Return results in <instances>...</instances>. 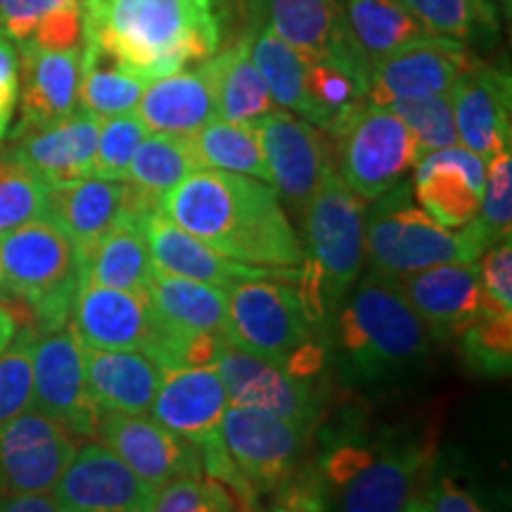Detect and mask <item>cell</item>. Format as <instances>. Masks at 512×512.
Wrapping results in <instances>:
<instances>
[{"mask_svg": "<svg viewBox=\"0 0 512 512\" xmlns=\"http://www.w3.org/2000/svg\"><path fill=\"white\" fill-rule=\"evenodd\" d=\"M159 211L240 264L302 268L306 259L278 192L256 178L200 169L166 192Z\"/></svg>", "mask_w": 512, "mask_h": 512, "instance_id": "cell-1", "label": "cell"}, {"mask_svg": "<svg viewBox=\"0 0 512 512\" xmlns=\"http://www.w3.org/2000/svg\"><path fill=\"white\" fill-rule=\"evenodd\" d=\"M83 41L143 76L162 79L216 55L214 0H81Z\"/></svg>", "mask_w": 512, "mask_h": 512, "instance_id": "cell-2", "label": "cell"}, {"mask_svg": "<svg viewBox=\"0 0 512 512\" xmlns=\"http://www.w3.org/2000/svg\"><path fill=\"white\" fill-rule=\"evenodd\" d=\"M366 209V259L373 273L403 278L432 266L472 264L491 247L477 219L444 228L415 204L411 183L401 181Z\"/></svg>", "mask_w": 512, "mask_h": 512, "instance_id": "cell-3", "label": "cell"}, {"mask_svg": "<svg viewBox=\"0 0 512 512\" xmlns=\"http://www.w3.org/2000/svg\"><path fill=\"white\" fill-rule=\"evenodd\" d=\"M337 318V342L351 373L377 380L406 370L430 351V330L394 278L370 271Z\"/></svg>", "mask_w": 512, "mask_h": 512, "instance_id": "cell-4", "label": "cell"}, {"mask_svg": "<svg viewBox=\"0 0 512 512\" xmlns=\"http://www.w3.org/2000/svg\"><path fill=\"white\" fill-rule=\"evenodd\" d=\"M79 275L74 245L46 216L0 233V285L29 306L43 332L69 325Z\"/></svg>", "mask_w": 512, "mask_h": 512, "instance_id": "cell-5", "label": "cell"}, {"mask_svg": "<svg viewBox=\"0 0 512 512\" xmlns=\"http://www.w3.org/2000/svg\"><path fill=\"white\" fill-rule=\"evenodd\" d=\"M335 171L358 197L373 202L418 164V145L389 107L363 102L330 128Z\"/></svg>", "mask_w": 512, "mask_h": 512, "instance_id": "cell-6", "label": "cell"}, {"mask_svg": "<svg viewBox=\"0 0 512 512\" xmlns=\"http://www.w3.org/2000/svg\"><path fill=\"white\" fill-rule=\"evenodd\" d=\"M366 200L358 197L335 169L323 178L306 204V259L316 268L330 302H344L366 264Z\"/></svg>", "mask_w": 512, "mask_h": 512, "instance_id": "cell-7", "label": "cell"}, {"mask_svg": "<svg viewBox=\"0 0 512 512\" xmlns=\"http://www.w3.org/2000/svg\"><path fill=\"white\" fill-rule=\"evenodd\" d=\"M313 339L297 287L285 280H240L228 290L226 342L283 368L292 351Z\"/></svg>", "mask_w": 512, "mask_h": 512, "instance_id": "cell-8", "label": "cell"}, {"mask_svg": "<svg viewBox=\"0 0 512 512\" xmlns=\"http://www.w3.org/2000/svg\"><path fill=\"white\" fill-rule=\"evenodd\" d=\"M271 185L287 207L302 214L323 178L335 169V145L323 128L287 110L256 121Z\"/></svg>", "mask_w": 512, "mask_h": 512, "instance_id": "cell-9", "label": "cell"}, {"mask_svg": "<svg viewBox=\"0 0 512 512\" xmlns=\"http://www.w3.org/2000/svg\"><path fill=\"white\" fill-rule=\"evenodd\" d=\"M31 411L60 422L74 437L98 434L102 413L88 394L83 347L69 325L36 337Z\"/></svg>", "mask_w": 512, "mask_h": 512, "instance_id": "cell-10", "label": "cell"}, {"mask_svg": "<svg viewBox=\"0 0 512 512\" xmlns=\"http://www.w3.org/2000/svg\"><path fill=\"white\" fill-rule=\"evenodd\" d=\"M309 430L242 406H228L221 420L228 456L259 498L273 494L297 470Z\"/></svg>", "mask_w": 512, "mask_h": 512, "instance_id": "cell-11", "label": "cell"}, {"mask_svg": "<svg viewBox=\"0 0 512 512\" xmlns=\"http://www.w3.org/2000/svg\"><path fill=\"white\" fill-rule=\"evenodd\" d=\"M152 489L105 444H83L57 477V512H150Z\"/></svg>", "mask_w": 512, "mask_h": 512, "instance_id": "cell-12", "label": "cell"}, {"mask_svg": "<svg viewBox=\"0 0 512 512\" xmlns=\"http://www.w3.org/2000/svg\"><path fill=\"white\" fill-rule=\"evenodd\" d=\"M467 62L470 57L463 41L425 34L418 41L384 55L368 69L366 102L389 107L399 100L448 93Z\"/></svg>", "mask_w": 512, "mask_h": 512, "instance_id": "cell-13", "label": "cell"}, {"mask_svg": "<svg viewBox=\"0 0 512 512\" xmlns=\"http://www.w3.org/2000/svg\"><path fill=\"white\" fill-rule=\"evenodd\" d=\"M95 437L152 489L204 475L200 446L145 415L102 413Z\"/></svg>", "mask_w": 512, "mask_h": 512, "instance_id": "cell-14", "label": "cell"}, {"mask_svg": "<svg viewBox=\"0 0 512 512\" xmlns=\"http://www.w3.org/2000/svg\"><path fill=\"white\" fill-rule=\"evenodd\" d=\"M69 328L83 349L145 351L155 342L162 320L147 297L79 280Z\"/></svg>", "mask_w": 512, "mask_h": 512, "instance_id": "cell-15", "label": "cell"}, {"mask_svg": "<svg viewBox=\"0 0 512 512\" xmlns=\"http://www.w3.org/2000/svg\"><path fill=\"white\" fill-rule=\"evenodd\" d=\"M76 451L74 434L38 411L0 427V491L50 494Z\"/></svg>", "mask_w": 512, "mask_h": 512, "instance_id": "cell-16", "label": "cell"}, {"mask_svg": "<svg viewBox=\"0 0 512 512\" xmlns=\"http://www.w3.org/2000/svg\"><path fill=\"white\" fill-rule=\"evenodd\" d=\"M216 370L226 384L230 406L252 408L302 427H313L318 418L320 403L311 382L292 377L266 358L226 344Z\"/></svg>", "mask_w": 512, "mask_h": 512, "instance_id": "cell-17", "label": "cell"}, {"mask_svg": "<svg viewBox=\"0 0 512 512\" xmlns=\"http://www.w3.org/2000/svg\"><path fill=\"white\" fill-rule=\"evenodd\" d=\"M448 95L460 145L484 162L510 150L512 83L508 74L491 64L470 60Z\"/></svg>", "mask_w": 512, "mask_h": 512, "instance_id": "cell-18", "label": "cell"}, {"mask_svg": "<svg viewBox=\"0 0 512 512\" xmlns=\"http://www.w3.org/2000/svg\"><path fill=\"white\" fill-rule=\"evenodd\" d=\"M486 162L465 145L434 150L415 164L413 197L418 207L444 228H463L482 207Z\"/></svg>", "mask_w": 512, "mask_h": 512, "instance_id": "cell-19", "label": "cell"}, {"mask_svg": "<svg viewBox=\"0 0 512 512\" xmlns=\"http://www.w3.org/2000/svg\"><path fill=\"white\" fill-rule=\"evenodd\" d=\"M145 238L150 247L152 264L155 271L178 275V278L200 280V283L223 287L230 290L240 280L254 278H273L285 280V283H297L299 268H266V266H249L240 261L228 259L190 235L188 230L169 221L162 211L147 216L145 221Z\"/></svg>", "mask_w": 512, "mask_h": 512, "instance_id": "cell-20", "label": "cell"}, {"mask_svg": "<svg viewBox=\"0 0 512 512\" xmlns=\"http://www.w3.org/2000/svg\"><path fill=\"white\" fill-rule=\"evenodd\" d=\"M81 48L41 50L27 41L19 43V107H22V114H19V124L12 136L50 126L79 110Z\"/></svg>", "mask_w": 512, "mask_h": 512, "instance_id": "cell-21", "label": "cell"}, {"mask_svg": "<svg viewBox=\"0 0 512 512\" xmlns=\"http://www.w3.org/2000/svg\"><path fill=\"white\" fill-rule=\"evenodd\" d=\"M394 280L434 337L460 335L484 309L477 261L432 266Z\"/></svg>", "mask_w": 512, "mask_h": 512, "instance_id": "cell-22", "label": "cell"}, {"mask_svg": "<svg viewBox=\"0 0 512 512\" xmlns=\"http://www.w3.org/2000/svg\"><path fill=\"white\" fill-rule=\"evenodd\" d=\"M100 119L76 110L67 119L12 136L8 152L48 185L93 176Z\"/></svg>", "mask_w": 512, "mask_h": 512, "instance_id": "cell-23", "label": "cell"}, {"mask_svg": "<svg viewBox=\"0 0 512 512\" xmlns=\"http://www.w3.org/2000/svg\"><path fill=\"white\" fill-rule=\"evenodd\" d=\"M131 192V183L98 176L50 185L43 216L67 235L81 259L126 214Z\"/></svg>", "mask_w": 512, "mask_h": 512, "instance_id": "cell-24", "label": "cell"}, {"mask_svg": "<svg viewBox=\"0 0 512 512\" xmlns=\"http://www.w3.org/2000/svg\"><path fill=\"white\" fill-rule=\"evenodd\" d=\"M136 114L150 133L171 136H195L219 119L209 57L195 67H185L181 72L147 83L136 105Z\"/></svg>", "mask_w": 512, "mask_h": 512, "instance_id": "cell-25", "label": "cell"}, {"mask_svg": "<svg viewBox=\"0 0 512 512\" xmlns=\"http://www.w3.org/2000/svg\"><path fill=\"white\" fill-rule=\"evenodd\" d=\"M228 406L226 384L219 370L188 368L164 375L147 413L166 430L200 444L204 437L221 430Z\"/></svg>", "mask_w": 512, "mask_h": 512, "instance_id": "cell-26", "label": "cell"}, {"mask_svg": "<svg viewBox=\"0 0 512 512\" xmlns=\"http://www.w3.org/2000/svg\"><path fill=\"white\" fill-rule=\"evenodd\" d=\"M425 446H377L370 463L339 486L337 512H403L427 467Z\"/></svg>", "mask_w": 512, "mask_h": 512, "instance_id": "cell-27", "label": "cell"}, {"mask_svg": "<svg viewBox=\"0 0 512 512\" xmlns=\"http://www.w3.org/2000/svg\"><path fill=\"white\" fill-rule=\"evenodd\" d=\"M271 27L304 57H325L354 69L368 83V67L354 50L337 0H268Z\"/></svg>", "mask_w": 512, "mask_h": 512, "instance_id": "cell-28", "label": "cell"}, {"mask_svg": "<svg viewBox=\"0 0 512 512\" xmlns=\"http://www.w3.org/2000/svg\"><path fill=\"white\" fill-rule=\"evenodd\" d=\"M88 394L100 413L145 415L164 370L143 351L83 349Z\"/></svg>", "mask_w": 512, "mask_h": 512, "instance_id": "cell-29", "label": "cell"}, {"mask_svg": "<svg viewBox=\"0 0 512 512\" xmlns=\"http://www.w3.org/2000/svg\"><path fill=\"white\" fill-rule=\"evenodd\" d=\"M145 221L140 216L126 214L107 230L105 238L79 259V280L126 290L147 297L155 264L145 238Z\"/></svg>", "mask_w": 512, "mask_h": 512, "instance_id": "cell-30", "label": "cell"}, {"mask_svg": "<svg viewBox=\"0 0 512 512\" xmlns=\"http://www.w3.org/2000/svg\"><path fill=\"white\" fill-rule=\"evenodd\" d=\"M209 64L219 119L230 124H256L275 110L264 76L252 60V31H247L235 46L211 55Z\"/></svg>", "mask_w": 512, "mask_h": 512, "instance_id": "cell-31", "label": "cell"}, {"mask_svg": "<svg viewBox=\"0 0 512 512\" xmlns=\"http://www.w3.org/2000/svg\"><path fill=\"white\" fill-rule=\"evenodd\" d=\"M147 302L157 318L171 328L216 332L226 337L228 290L223 287L155 271Z\"/></svg>", "mask_w": 512, "mask_h": 512, "instance_id": "cell-32", "label": "cell"}, {"mask_svg": "<svg viewBox=\"0 0 512 512\" xmlns=\"http://www.w3.org/2000/svg\"><path fill=\"white\" fill-rule=\"evenodd\" d=\"M337 3L354 50L368 69L384 55L430 34L399 0H337Z\"/></svg>", "mask_w": 512, "mask_h": 512, "instance_id": "cell-33", "label": "cell"}, {"mask_svg": "<svg viewBox=\"0 0 512 512\" xmlns=\"http://www.w3.org/2000/svg\"><path fill=\"white\" fill-rule=\"evenodd\" d=\"M143 76L114 60L105 50L83 41L81 48V79H79V110L98 119L136 112L143 95Z\"/></svg>", "mask_w": 512, "mask_h": 512, "instance_id": "cell-34", "label": "cell"}, {"mask_svg": "<svg viewBox=\"0 0 512 512\" xmlns=\"http://www.w3.org/2000/svg\"><path fill=\"white\" fill-rule=\"evenodd\" d=\"M252 60L264 76L275 105L313 124V107L306 93L304 55L275 34L271 24H264L252 31Z\"/></svg>", "mask_w": 512, "mask_h": 512, "instance_id": "cell-35", "label": "cell"}, {"mask_svg": "<svg viewBox=\"0 0 512 512\" xmlns=\"http://www.w3.org/2000/svg\"><path fill=\"white\" fill-rule=\"evenodd\" d=\"M200 169L202 162L190 136L147 133L128 166L126 183L162 200L166 192Z\"/></svg>", "mask_w": 512, "mask_h": 512, "instance_id": "cell-36", "label": "cell"}, {"mask_svg": "<svg viewBox=\"0 0 512 512\" xmlns=\"http://www.w3.org/2000/svg\"><path fill=\"white\" fill-rule=\"evenodd\" d=\"M190 138L202 169L228 171V174L249 176L271 185L264 147H261L254 124H230V121L214 119Z\"/></svg>", "mask_w": 512, "mask_h": 512, "instance_id": "cell-37", "label": "cell"}, {"mask_svg": "<svg viewBox=\"0 0 512 512\" xmlns=\"http://www.w3.org/2000/svg\"><path fill=\"white\" fill-rule=\"evenodd\" d=\"M465 366L482 375L503 377L512 363V313L486 306L467 328L460 332Z\"/></svg>", "mask_w": 512, "mask_h": 512, "instance_id": "cell-38", "label": "cell"}, {"mask_svg": "<svg viewBox=\"0 0 512 512\" xmlns=\"http://www.w3.org/2000/svg\"><path fill=\"white\" fill-rule=\"evenodd\" d=\"M411 15L437 36L465 41L496 29V12L484 0H399Z\"/></svg>", "mask_w": 512, "mask_h": 512, "instance_id": "cell-39", "label": "cell"}, {"mask_svg": "<svg viewBox=\"0 0 512 512\" xmlns=\"http://www.w3.org/2000/svg\"><path fill=\"white\" fill-rule=\"evenodd\" d=\"M36 337L34 328L17 330L0 354V427L31 411Z\"/></svg>", "mask_w": 512, "mask_h": 512, "instance_id": "cell-40", "label": "cell"}, {"mask_svg": "<svg viewBox=\"0 0 512 512\" xmlns=\"http://www.w3.org/2000/svg\"><path fill=\"white\" fill-rule=\"evenodd\" d=\"M46 197L48 185L8 150H0V233L41 219Z\"/></svg>", "mask_w": 512, "mask_h": 512, "instance_id": "cell-41", "label": "cell"}, {"mask_svg": "<svg viewBox=\"0 0 512 512\" xmlns=\"http://www.w3.org/2000/svg\"><path fill=\"white\" fill-rule=\"evenodd\" d=\"M389 110L411 128L415 145H418V162L434 150L458 145V128L456 119H453V105L448 93L399 100L389 105Z\"/></svg>", "mask_w": 512, "mask_h": 512, "instance_id": "cell-42", "label": "cell"}, {"mask_svg": "<svg viewBox=\"0 0 512 512\" xmlns=\"http://www.w3.org/2000/svg\"><path fill=\"white\" fill-rule=\"evenodd\" d=\"M147 133L150 131L136 112L100 119L93 176L107 178V181H126L131 159Z\"/></svg>", "mask_w": 512, "mask_h": 512, "instance_id": "cell-43", "label": "cell"}, {"mask_svg": "<svg viewBox=\"0 0 512 512\" xmlns=\"http://www.w3.org/2000/svg\"><path fill=\"white\" fill-rule=\"evenodd\" d=\"M150 512H240L226 486L209 477H178L152 494Z\"/></svg>", "mask_w": 512, "mask_h": 512, "instance_id": "cell-44", "label": "cell"}, {"mask_svg": "<svg viewBox=\"0 0 512 512\" xmlns=\"http://www.w3.org/2000/svg\"><path fill=\"white\" fill-rule=\"evenodd\" d=\"M486 181L482 207H479L477 223L489 235L491 245L510 238L512 226V155L510 150L501 152L486 162Z\"/></svg>", "mask_w": 512, "mask_h": 512, "instance_id": "cell-45", "label": "cell"}, {"mask_svg": "<svg viewBox=\"0 0 512 512\" xmlns=\"http://www.w3.org/2000/svg\"><path fill=\"white\" fill-rule=\"evenodd\" d=\"M479 285L484 292V304L512 313V242L498 240L479 256Z\"/></svg>", "mask_w": 512, "mask_h": 512, "instance_id": "cell-46", "label": "cell"}, {"mask_svg": "<svg viewBox=\"0 0 512 512\" xmlns=\"http://www.w3.org/2000/svg\"><path fill=\"white\" fill-rule=\"evenodd\" d=\"M27 43L41 50H69L83 46L81 3H55L41 19Z\"/></svg>", "mask_w": 512, "mask_h": 512, "instance_id": "cell-47", "label": "cell"}, {"mask_svg": "<svg viewBox=\"0 0 512 512\" xmlns=\"http://www.w3.org/2000/svg\"><path fill=\"white\" fill-rule=\"evenodd\" d=\"M53 5V0H3L0 3V38H8L15 46L29 41Z\"/></svg>", "mask_w": 512, "mask_h": 512, "instance_id": "cell-48", "label": "cell"}, {"mask_svg": "<svg viewBox=\"0 0 512 512\" xmlns=\"http://www.w3.org/2000/svg\"><path fill=\"white\" fill-rule=\"evenodd\" d=\"M19 102V55L17 46L0 38V143L10 136Z\"/></svg>", "mask_w": 512, "mask_h": 512, "instance_id": "cell-49", "label": "cell"}, {"mask_svg": "<svg viewBox=\"0 0 512 512\" xmlns=\"http://www.w3.org/2000/svg\"><path fill=\"white\" fill-rule=\"evenodd\" d=\"M425 505L430 512H486L472 491H467L463 484H458L448 475L434 479L430 491H427Z\"/></svg>", "mask_w": 512, "mask_h": 512, "instance_id": "cell-50", "label": "cell"}, {"mask_svg": "<svg viewBox=\"0 0 512 512\" xmlns=\"http://www.w3.org/2000/svg\"><path fill=\"white\" fill-rule=\"evenodd\" d=\"M0 512H57L50 494H5L0 491Z\"/></svg>", "mask_w": 512, "mask_h": 512, "instance_id": "cell-51", "label": "cell"}, {"mask_svg": "<svg viewBox=\"0 0 512 512\" xmlns=\"http://www.w3.org/2000/svg\"><path fill=\"white\" fill-rule=\"evenodd\" d=\"M17 332V323H15V316L5 309L3 304H0V354H3L5 347L10 344V339L15 337Z\"/></svg>", "mask_w": 512, "mask_h": 512, "instance_id": "cell-52", "label": "cell"}, {"mask_svg": "<svg viewBox=\"0 0 512 512\" xmlns=\"http://www.w3.org/2000/svg\"><path fill=\"white\" fill-rule=\"evenodd\" d=\"M403 512H430V508H427L425 501H420V498H413V501L406 505V510H403Z\"/></svg>", "mask_w": 512, "mask_h": 512, "instance_id": "cell-53", "label": "cell"}, {"mask_svg": "<svg viewBox=\"0 0 512 512\" xmlns=\"http://www.w3.org/2000/svg\"><path fill=\"white\" fill-rule=\"evenodd\" d=\"M0 302H3V304H5V302H12V299L8 297V292L3 290V285H0Z\"/></svg>", "mask_w": 512, "mask_h": 512, "instance_id": "cell-54", "label": "cell"}, {"mask_svg": "<svg viewBox=\"0 0 512 512\" xmlns=\"http://www.w3.org/2000/svg\"><path fill=\"white\" fill-rule=\"evenodd\" d=\"M53 3H81V0H53Z\"/></svg>", "mask_w": 512, "mask_h": 512, "instance_id": "cell-55", "label": "cell"}, {"mask_svg": "<svg viewBox=\"0 0 512 512\" xmlns=\"http://www.w3.org/2000/svg\"><path fill=\"white\" fill-rule=\"evenodd\" d=\"M271 512H285V510H280V508H275V510H271Z\"/></svg>", "mask_w": 512, "mask_h": 512, "instance_id": "cell-56", "label": "cell"}, {"mask_svg": "<svg viewBox=\"0 0 512 512\" xmlns=\"http://www.w3.org/2000/svg\"><path fill=\"white\" fill-rule=\"evenodd\" d=\"M0 3H3V0H0Z\"/></svg>", "mask_w": 512, "mask_h": 512, "instance_id": "cell-57", "label": "cell"}]
</instances>
